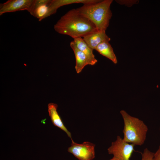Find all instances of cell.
Here are the masks:
<instances>
[{
  "instance_id": "6da1fadb",
  "label": "cell",
  "mask_w": 160,
  "mask_h": 160,
  "mask_svg": "<svg viewBox=\"0 0 160 160\" xmlns=\"http://www.w3.org/2000/svg\"><path fill=\"white\" fill-rule=\"evenodd\" d=\"M54 28L58 33L73 39L98 31L94 24L80 14L76 9L70 10L62 16Z\"/></svg>"
},
{
  "instance_id": "7a4b0ae2",
  "label": "cell",
  "mask_w": 160,
  "mask_h": 160,
  "mask_svg": "<svg viewBox=\"0 0 160 160\" xmlns=\"http://www.w3.org/2000/svg\"><path fill=\"white\" fill-rule=\"evenodd\" d=\"M112 2V0H100L94 4H84L76 9L92 22L98 31H105L112 16L110 7Z\"/></svg>"
},
{
  "instance_id": "3957f363",
  "label": "cell",
  "mask_w": 160,
  "mask_h": 160,
  "mask_svg": "<svg viewBox=\"0 0 160 160\" xmlns=\"http://www.w3.org/2000/svg\"><path fill=\"white\" fill-rule=\"evenodd\" d=\"M120 113L124 122V140L135 145H143L148 130L147 126L143 121L130 116L124 110L121 111Z\"/></svg>"
},
{
  "instance_id": "277c9868",
  "label": "cell",
  "mask_w": 160,
  "mask_h": 160,
  "mask_svg": "<svg viewBox=\"0 0 160 160\" xmlns=\"http://www.w3.org/2000/svg\"><path fill=\"white\" fill-rule=\"evenodd\" d=\"M135 146L118 136L116 140L112 142L108 149V151L109 154L113 155V158L117 160H129Z\"/></svg>"
},
{
  "instance_id": "5b68a950",
  "label": "cell",
  "mask_w": 160,
  "mask_h": 160,
  "mask_svg": "<svg viewBox=\"0 0 160 160\" xmlns=\"http://www.w3.org/2000/svg\"><path fill=\"white\" fill-rule=\"evenodd\" d=\"M71 146L68 151L72 154L79 160H91L95 157V145L89 142H84L82 144L75 143L71 140Z\"/></svg>"
},
{
  "instance_id": "8992f818",
  "label": "cell",
  "mask_w": 160,
  "mask_h": 160,
  "mask_svg": "<svg viewBox=\"0 0 160 160\" xmlns=\"http://www.w3.org/2000/svg\"><path fill=\"white\" fill-rule=\"evenodd\" d=\"M34 0H9L0 4V15L7 12L30 11Z\"/></svg>"
},
{
  "instance_id": "52a82bcc",
  "label": "cell",
  "mask_w": 160,
  "mask_h": 160,
  "mask_svg": "<svg viewBox=\"0 0 160 160\" xmlns=\"http://www.w3.org/2000/svg\"><path fill=\"white\" fill-rule=\"evenodd\" d=\"M49 2L48 0H34L29 12L39 21H41L50 16Z\"/></svg>"
},
{
  "instance_id": "ba28073f",
  "label": "cell",
  "mask_w": 160,
  "mask_h": 160,
  "mask_svg": "<svg viewBox=\"0 0 160 160\" xmlns=\"http://www.w3.org/2000/svg\"><path fill=\"white\" fill-rule=\"evenodd\" d=\"M86 43L93 50L97 46L105 41H109L111 39L106 35L105 31H97L87 34L83 37Z\"/></svg>"
},
{
  "instance_id": "9c48e42d",
  "label": "cell",
  "mask_w": 160,
  "mask_h": 160,
  "mask_svg": "<svg viewBox=\"0 0 160 160\" xmlns=\"http://www.w3.org/2000/svg\"><path fill=\"white\" fill-rule=\"evenodd\" d=\"M100 0H51L48 5L50 15L56 13L60 7L71 4L82 3L83 4H91L100 1Z\"/></svg>"
},
{
  "instance_id": "30bf717a",
  "label": "cell",
  "mask_w": 160,
  "mask_h": 160,
  "mask_svg": "<svg viewBox=\"0 0 160 160\" xmlns=\"http://www.w3.org/2000/svg\"><path fill=\"white\" fill-rule=\"evenodd\" d=\"M57 105L56 104L50 103L48 104V111L51 121L54 126L64 131L71 140L72 139L71 132L65 126L57 112Z\"/></svg>"
},
{
  "instance_id": "8fae6325",
  "label": "cell",
  "mask_w": 160,
  "mask_h": 160,
  "mask_svg": "<svg viewBox=\"0 0 160 160\" xmlns=\"http://www.w3.org/2000/svg\"><path fill=\"white\" fill-rule=\"evenodd\" d=\"M70 46L74 52L75 57V69L77 73H79L86 65H89V62L85 55L76 47L73 41L71 42Z\"/></svg>"
},
{
  "instance_id": "7c38bea8",
  "label": "cell",
  "mask_w": 160,
  "mask_h": 160,
  "mask_svg": "<svg viewBox=\"0 0 160 160\" xmlns=\"http://www.w3.org/2000/svg\"><path fill=\"white\" fill-rule=\"evenodd\" d=\"M76 47L83 52L89 60V65H94L97 62L93 52V49H92L84 41L82 37L73 39Z\"/></svg>"
},
{
  "instance_id": "4fadbf2b",
  "label": "cell",
  "mask_w": 160,
  "mask_h": 160,
  "mask_svg": "<svg viewBox=\"0 0 160 160\" xmlns=\"http://www.w3.org/2000/svg\"><path fill=\"white\" fill-rule=\"evenodd\" d=\"M109 42L105 41L100 43L97 46L95 50L116 64L117 63V58Z\"/></svg>"
},
{
  "instance_id": "5bb4252c",
  "label": "cell",
  "mask_w": 160,
  "mask_h": 160,
  "mask_svg": "<svg viewBox=\"0 0 160 160\" xmlns=\"http://www.w3.org/2000/svg\"><path fill=\"white\" fill-rule=\"evenodd\" d=\"M154 154V153L145 148L141 153V160H153Z\"/></svg>"
},
{
  "instance_id": "9a60e30c",
  "label": "cell",
  "mask_w": 160,
  "mask_h": 160,
  "mask_svg": "<svg viewBox=\"0 0 160 160\" xmlns=\"http://www.w3.org/2000/svg\"><path fill=\"white\" fill-rule=\"evenodd\" d=\"M153 159V160H160V145L157 151L154 153Z\"/></svg>"
},
{
  "instance_id": "2e32d148",
  "label": "cell",
  "mask_w": 160,
  "mask_h": 160,
  "mask_svg": "<svg viewBox=\"0 0 160 160\" xmlns=\"http://www.w3.org/2000/svg\"><path fill=\"white\" fill-rule=\"evenodd\" d=\"M109 160H117L113 157L112 159Z\"/></svg>"
},
{
  "instance_id": "e0dca14e",
  "label": "cell",
  "mask_w": 160,
  "mask_h": 160,
  "mask_svg": "<svg viewBox=\"0 0 160 160\" xmlns=\"http://www.w3.org/2000/svg\"><path fill=\"white\" fill-rule=\"evenodd\" d=\"M159 130H160V127H159Z\"/></svg>"
}]
</instances>
